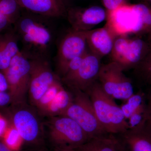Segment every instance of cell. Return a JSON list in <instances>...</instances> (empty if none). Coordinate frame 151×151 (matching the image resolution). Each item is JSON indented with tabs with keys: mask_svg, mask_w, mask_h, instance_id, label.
Here are the masks:
<instances>
[{
	"mask_svg": "<svg viewBox=\"0 0 151 151\" xmlns=\"http://www.w3.org/2000/svg\"><path fill=\"white\" fill-rule=\"evenodd\" d=\"M47 126L50 140L56 149L76 148L89 140L79 125L67 116L50 117Z\"/></svg>",
	"mask_w": 151,
	"mask_h": 151,
	"instance_id": "4",
	"label": "cell"
},
{
	"mask_svg": "<svg viewBox=\"0 0 151 151\" xmlns=\"http://www.w3.org/2000/svg\"><path fill=\"white\" fill-rule=\"evenodd\" d=\"M103 5L107 12L116 9L123 4H125V0H102Z\"/></svg>",
	"mask_w": 151,
	"mask_h": 151,
	"instance_id": "27",
	"label": "cell"
},
{
	"mask_svg": "<svg viewBox=\"0 0 151 151\" xmlns=\"http://www.w3.org/2000/svg\"><path fill=\"white\" fill-rule=\"evenodd\" d=\"M139 17V35H147L151 30V6L146 4H134Z\"/></svg>",
	"mask_w": 151,
	"mask_h": 151,
	"instance_id": "23",
	"label": "cell"
},
{
	"mask_svg": "<svg viewBox=\"0 0 151 151\" xmlns=\"http://www.w3.org/2000/svg\"><path fill=\"white\" fill-rule=\"evenodd\" d=\"M63 88L60 78L57 79L52 83L35 107L39 114L41 115L55 97H56L58 93Z\"/></svg>",
	"mask_w": 151,
	"mask_h": 151,
	"instance_id": "21",
	"label": "cell"
},
{
	"mask_svg": "<svg viewBox=\"0 0 151 151\" xmlns=\"http://www.w3.org/2000/svg\"><path fill=\"white\" fill-rule=\"evenodd\" d=\"M23 10L13 26L22 45L20 51L29 59L47 58L52 40V32L47 24L49 18Z\"/></svg>",
	"mask_w": 151,
	"mask_h": 151,
	"instance_id": "1",
	"label": "cell"
},
{
	"mask_svg": "<svg viewBox=\"0 0 151 151\" xmlns=\"http://www.w3.org/2000/svg\"><path fill=\"white\" fill-rule=\"evenodd\" d=\"M116 135L122 151H151V124Z\"/></svg>",
	"mask_w": 151,
	"mask_h": 151,
	"instance_id": "15",
	"label": "cell"
},
{
	"mask_svg": "<svg viewBox=\"0 0 151 151\" xmlns=\"http://www.w3.org/2000/svg\"><path fill=\"white\" fill-rule=\"evenodd\" d=\"M2 139L6 145L14 151H18L23 143L18 132L12 124L9 125Z\"/></svg>",
	"mask_w": 151,
	"mask_h": 151,
	"instance_id": "25",
	"label": "cell"
},
{
	"mask_svg": "<svg viewBox=\"0 0 151 151\" xmlns=\"http://www.w3.org/2000/svg\"><path fill=\"white\" fill-rule=\"evenodd\" d=\"M107 12L106 24L116 35H139V17L134 4L125 3L116 9Z\"/></svg>",
	"mask_w": 151,
	"mask_h": 151,
	"instance_id": "11",
	"label": "cell"
},
{
	"mask_svg": "<svg viewBox=\"0 0 151 151\" xmlns=\"http://www.w3.org/2000/svg\"><path fill=\"white\" fill-rule=\"evenodd\" d=\"M87 51L88 50H87V51L84 54L79 55V56L76 57L70 61L68 65L65 75L62 78L71 75V74L74 73L76 70H77V69L80 67L82 62H83L84 57L86 55Z\"/></svg>",
	"mask_w": 151,
	"mask_h": 151,
	"instance_id": "26",
	"label": "cell"
},
{
	"mask_svg": "<svg viewBox=\"0 0 151 151\" xmlns=\"http://www.w3.org/2000/svg\"><path fill=\"white\" fill-rule=\"evenodd\" d=\"M147 35V41L151 45V30Z\"/></svg>",
	"mask_w": 151,
	"mask_h": 151,
	"instance_id": "34",
	"label": "cell"
},
{
	"mask_svg": "<svg viewBox=\"0 0 151 151\" xmlns=\"http://www.w3.org/2000/svg\"><path fill=\"white\" fill-rule=\"evenodd\" d=\"M66 17L71 29L86 32L107 19V12L103 8L94 6L89 7H71L67 9Z\"/></svg>",
	"mask_w": 151,
	"mask_h": 151,
	"instance_id": "13",
	"label": "cell"
},
{
	"mask_svg": "<svg viewBox=\"0 0 151 151\" xmlns=\"http://www.w3.org/2000/svg\"><path fill=\"white\" fill-rule=\"evenodd\" d=\"M126 101V103L121 108L127 120L138 108L147 102L146 94L142 91H139L133 94Z\"/></svg>",
	"mask_w": 151,
	"mask_h": 151,
	"instance_id": "22",
	"label": "cell"
},
{
	"mask_svg": "<svg viewBox=\"0 0 151 151\" xmlns=\"http://www.w3.org/2000/svg\"><path fill=\"white\" fill-rule=\"evenodd\" d=\"M8 126V122L6 119L0 113V139H2Z\"/></svg>",
	"mask_w": 151,
	"mask_h": 151,
	"instance_id": "28",
	"label": "cell"
},
{
	"mask_svg": "<svg viewBox=\"0 0 151 151\" xmlns=\"http://www.w3.org/2000/svg\"><path fill=\"white\" fill-rule=\"evenodd\" d=\"M19 42L13 27L0 34V71L6 69L13 58L20 51Z\"/></svg>",
	"mask_w": 151,
	"mask_h": 151,
	"instance_id": "17",
	"label": "cell"
},
{
	"mask_svg": "<svg viewBox=\"0 0 151 151\" xmlns=\"http://www.w3.org/2000/svg\"><path fill=\"white\" fill-rule=\"evenodd\" d=\"M29 60L31 70L28 95L31 105L35 108L50 86L60 78L53 72L47 58Z\"/></svg>",
	"mask_w": 151,
	"mask_h": 151,
	"instance_id": "9",
	"label": "cell"
},
{
	"mask_svg": "<svg viewBox=\"0 0 151 151\" xmlns=\"http://www.w3.org/2000/svg\"><path fill=\"white\" fill-rule=\"evenodd\" d=\"M8 90V84L4 73L0 71V92H6Z\"/></svg>",
	"mask_w": 151,
	"mask_h": 151,
	"instance_id": "30",
	"label": "cell"
},
{
	"mask_svg": "<svg viewBox=\"0 0 151 151\" xmlns=\"http://www.w3.org/2000/svg\"><path fill=\"white\" fill-rule=\"evenodd\" d=\"M86 46L85 32L76 31L71 29L62 38L56 56L58 75L60 79L65 75L70 61L87 51Z\"/></svg>",
	"mask_w": 151,
	"mask_h": 151,
	"instance_id": "10",
	"label": "cell"
},
{
	"mask_svg": "<svg viewBox=\"0 0 151 151\" xmlns=\"http://www.w3.org/2000/svg\"><path fill=\"white\" fill-rule=\"evenodd\" d=\"M0 151H14L11 150L2 141H0Z\"/></svg>",
	"mask_w": 151,
	"mask_h": 151,
	"instance_id": "32",
	"label": "cell"
},
{
	"mask_svg": "<svg viewBox=\"0 0 151 151\" xmlns=\"http://www.w3.org/2000/svg\"><path fill=\"white\" fill-rule=\"evenodd\" d=\"M146 98H147V104L151 120V89L149 91L148 93L146 94Z\"/></svg>",
	"mask_w": 151,
	"mask_h": 151,
	"instance_id": "31",
	"label": "cell"
},
{
	"mask_svg": "<svg viewBox=\"0 0 151 151\" xmlns=\"http://www.w3.org/2000/svg\"><path fill=\"white\" fill-rule=\"evenodd\" d=\"M22 9L49 18L66 17L63 0H17Z\"/></svg>",
	"mask_w": 151,
	"mask_h": 151,
	"instance_id": "16",
	"label": "cell"
},
{
	"mask_svg": "<svg viewBox=\"0 0 151 151\" xmlns=\"http://www.w3.org/2000/svg\"><path fill=\"white\" fill-rule=\"evenodd\" d=\"M99 58L87 51L83 62L77 70L61 78L63 83L71 89L86 92L97 80L101 65Z\"/></svg>",
	"mask_w": 151,
	"mask_h": 151,
	"instance_id": "12",
	"label": "cell"
},
{
	"mask_svg": "<svg viewBox=\"0 0 151 151\" xmlns=\"http://www.w3.org/2000/svg\"><path fill=\"white\" fill-rule=\"evenodd\" d=\"M30 70L29 58L20 51L12 60L8 68L2 71L7 81L8 93L11 96L12 105L26 103Z\"/></svg>",
	"mask_w": 151,
	"mask_h": 151,
	"instance_id": "5",
	"label": "cell"
},
{
	"mask_svg": "<svg viewBox=\"0 0 151 151\" xmlns=\"http://www.w3.org/2000/svg\"><path fill=\"white\" fill-rule=\"evenodd\" d=\"M146 4L151 6V0H145Z\"/></svg>",
	"mask_w": 151,
	"mask_h": 151,
	"instance_id": "35",
	"label": "cell"
},
{
	"mask_svg": "<svg viewBox=\"0 0 151 151\" xmlns=\"http://www.w3.org/2000/svg\"><path fill=\"white\" fill-rule=\"evenodd\" d=\"M64 1V2H65V4H66V3H65V1H66V0H63Z\"/></svg>",
	"mask_w": 151,
	"mask_h": 151,
	"instance_id": "36",
	"label": "cell"
},
{
	"mask_svg": "<svg viewBox=\"0 0 151 151\" xmlns=\"http://www.w3.org/2000/svg\"><path fill=\"white\" fill-rule=\"evenodd\" d=\"M56 151H79L76 148H66L63 149H57Z\"/></svg>",
	"mask_w": 151,
	"mask_h": 151,
	"instance_id": "33",
	"label": "cell"
},
{
	"mask_svg": "<svg viewBox=\"0 0 151 151\" xmlns=\"http://www.w3.org/2000/svg\"><path fill=\"white\" fill-rule=\"evenodd\" d=\"M73 94L64 87L58 93L56 97L41 114L42 116L52 117L61 116L68 108L73 100Z\"/></svg>",
	"mask_w": 151,
	"mask_h": 151,
	"instance_id": "20",
	"label": "cell"
},
{
	"mask_svg": "<svg viewBox=\"0 0 151 151\" xmlns=\"http://www.w3.org/2000/svg\"><path fill=\"white\" fill-rule=\"evenodd\" d=\"M76 149L79 151H122L116 135L110 134L90 139Z\"/></svg>",
	"mask_w": 151,
	"mask_h": 151,
	"instance_id": "18",
	"label": "cell"
},
{
	"mask_svg": "<svg viewBox=\"0 0 151 151\" xmlns=\"http://www.w3.org/2000/svg\"><path fill=\"white\" fill-rule=\"evenodd\" d=\"M12 106V124L23 142L30 145L39 143L43 136V125L35 109L26 103Z\"/></svg>",
	"mask_w": 151,
	"mask_h": 151,
	"instance_id": "8",
	"label": "cell"
},
{
	"mask_svg": "<svg viewBox=\"0 0 151 151\" xmlns=\"http://www.w3.org/2000/svg\"><path fill=\"white\" fill-rule=\"evenodd\" d=\"M73 100L61 116H67L79 125L89 139L107 133L97 119L89 95L78 89H71Z\"/></svg>",
	"mask_w": 151,
	"mask_h": 151,
	"instance_id": "3",
	"label": "cell"
},
{
	"mask_svg": "<svg viewBox=\"0 0 151 151\" xmlns=\"http://www.w3.org/2000/svg\"><path fill=\"white\" fill-rule=\"evenodd\" d=\"M9 103L11 104V98L9 93L0 92V108L5 107Z\"/></svg>",
	"mask_w": 151,
	"mask_h": 151,
	"instance_id": "29",
	"label": "cell"
},
{
	"mask_svg": "<svg viewBox=\"0 0 151 151\" xmlns=\"http://www.w3.org/2000/svg\"><path fill=\"white\" fill-rule=\"evenodd\" d=\"M92 101L97 119L107 134H119L129 129L122 108L95 81L86 92Z\"/></svg>",
	"mask_w": 151,
	"mask_h": 151,
	"instance_id": "2",
	"label": "cell"
},
{
	"mask_svg": "<svg viewBox=\"0 0 151 151\" xmlns=\"http://www.w3.org/2000/svg\"><path fill=\"white\" fill-rule=\"evenodd\" d=\"M151 50V45L147 40L121 35L115 39L110 55L111 61L118 63L125 70L134 69Z\"/></svg>",
	"mask_w": 151,
	"mask_h": 151,
	"instance_id": "6",
	"label": "cell"
},
{
	"mask_svg": "<svg viewBox=\"0 0 151 151\" xmlns=\"http://www.w3.org/2000/svg\"><path fill=\"white\" fill-rule=\"evenodd\" d=\"M134 69L144 84L151 86V50Z\"/></svg>",
	"mask_w": 151,
	"mask_h": 151,
	"instance_id": "24",
	"label": "cell"
},
{
	"mask_svg": "<svg viewBox=\"0 0 151 151\" xmlns=\"http://www.w3.org/2000/svg\"><path fill=\"white\" fill-rule=\"evenodd\" d=\"M89 52L100 59L111 54L115 39L118 36L107 24L104 27L85 32Z\"/></svg>",
	"mask_w": 151,
	"mask_h": 151,
	"instance_id": "14",
	"label": "cell"
},
{
	"mask_svg": "<svg viewBox=\"0 0 151 151\" xmlns=\"http://www.w3.org/2000/svg\"><path fill=\"white\" fill-rule=\"evenodd\" d=\"M118 63L111 61L101 65L97 81L101 88L114 99L127 100L134 94L132 81Z\"/></svg>",
	"mask_w": 151,
	"mask_h": 151,
	"instance_id": "7",
	"label": "cell"
},
{
	"mask_svg": "<svg viewBox=\"0 0 151 151\" xmlns=\"http://www.w3.org/2000/svg\"><path fill=\"white\" fill-rule=\"evenodd\" d=\"M22 10L17 0H0V34L13 27Z\"/></svg>",
	"mask_w": 151,
	"mask_h": 151,
	"instance_id": "19",
	"label": "cell"
}]
</instances>
